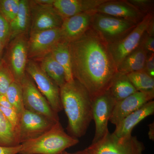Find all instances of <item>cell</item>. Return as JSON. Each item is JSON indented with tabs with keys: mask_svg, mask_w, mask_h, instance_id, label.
<instances>
[{
	"mask_svg": "<svg viewBox=\"0 0 154 154\" xmlns=\"http://www.w3.org/2000/svg\"><path fill=\"white\" fill-rule=\"evenodd\" d=\"M72 73L92 100L108 91L117 68L108 45L91 28L69 42Z\"/></svg>",
	"mask_w": 154,
	"mask_h": 154,
	"instance_id": "cell-1",
	"label": "cell"
},
{
	"mask_svg": "<svg viewBox=\"0 0 154 154\" xmlns=\"http://www.w3.org/2000/svg\"><path fill=\"white\" fill-rule=\"evenodd\" d=\"M61 102L68 119L67 130L78 139L85 134L93 120V100L88 90L77 80L60 88Z\"/></svg>",
	"mask_w": 154,
	"mask_h": 154,
	"instance_id": "cell-2",
	"label": "cell"
},
{
	"mask_svg": "<svg viewBox=\"0 0 154 154\" xmlns=\"http://www.w3.org/2000/svg\"><path fill=\"white\" fill-rule=\"evenodd\" d=\"M79 142L65 131L59 121L39 137L21 144L22 148L19 154H60Z\"/></svg>",
	"mask_w": 154,
	"mask_h": 154,
	"instance_id": "cell-3",
	"label": "cell"
},
{
	"mask_svg": "<svg viewBox=\"0 0 154 154\" xmlns=\"http://www.w3.org/2000/svg\"><path fill=\"white\" fill-rule=\"evenodd\" d=\"M137 24L125 19L95 13L92 17L91 28L110 45L126 36Z\"/></svg>",
	"mask_w": 154,
	"mask_h": 154,
	"instance_id": "cell-4",
	"label": "cell"
},
{
	"mask_svg": "<svg viewBox=\"0 0 154 154\" xmlns=\"http://www.w3.org/2000/svg\"><path fill=\"white\" fill-rule=\"evenodd\" d=\"M85 149L90 154H143L145 146L136 136L118 138L109 132Z\"/></svg>",
	"mask_w": 154,
	"mask_h": 154,
	"instance_id": "cell-5",
	"label": "cell"
},
{
	"mask_svg": "<svg viewBox=\"0 0 154 154\" xmlns=\"http://www.w3.org/2000/svg\"><path fill=\"white\" fill-rule=\"evenodd\" d=\"M153 18L152 13L146 14L126 36L114 43L108 45L109 51L116 68L128 55L140 46L143 36Z\"/></svg>",
	"mask_w": 154,
	"mask_h": 154,
	"instance_id": "cell-6",
	"label": "cell"
},
{
	"mask_svg": "<svg viewBox=\"0 0 154 154\" xmlns=\"http://www.w3.org/2000/svg\"><path fill=\"white\" fill-rule=\"evenodd\" d=\"M20 83L22 86L23 104L25 109L44 116L55 123L59 122L57 113L54 111L27 73Z\"/></svg>",
	"mask_w": 154,
	"mask_h": 154,
	"instance_id": "cell-7",
	"label": "cell"
},
{
	"mask_svg": "<svg viewBox=\"0 0 154 154\" xmlns=\"http://www.w3.org/2000/svg\"><path fill=\"white\" fill-rule=\"evenodd\" d=\"M26 72L33 80L54 111L58 113L63 110L60 96V88L34 61L28 60Z\"/></svg>",
	"mask_w": 154,
	"mask_h": 154,
	"instance_id": "cell-8",
	"label": "cell"
},
{
	"mask_svg": "<svg viewBox=\"0 0 154 154\" xmlns=\"http://www.w3.org/2000/svg\"><path fill=\"white\" fill-rule=\"evenodd\" d=\"M56 123L44 116L25 109L20 118L19 143L39 137L51 129Z\"/></svg>",
	"mask_w": 154,
	"mask_h": 154,
	"instance_id": "cell-9",
	"label": "cell"
},
{
	"mask_svg": "<svg viewBox=\"0 0 154 154\" xmlns=\"http://www.w3.org/2000/svg\"><path fill=\"white\" fill-rule=\"evenodd\" d=\"M116 103L108 91L93 99L92 115L96 130L92 143L101 140L109 132L108 122Z\"/></svg>",
	"mask_w": 154,
	"mask_h": 154,
	"instance_id": "cell-10",
	"label": "cell"
},
{
	"mask_svg": "<svg viewBox=\"0 0 154 154\" xmlns=\"http://www.w3.org/2000/svg\"><path fill=\"white\" fill-rule=\"evenodd\" d=\"M30 33L60 28L63 19L53 5H42L30 1Z\"/></svg>",
	"mask_w": 154,
	"mask_h": 154,
	"instance_id": "cell-11",
	"label": "cell"
},
{
	"mask_svg": "<svg viewBox=\"0 0 154 154\" xmlns=\"http://www.w3.org/2000/svg\"><path fill=\"white\" fill-rule=\"evenodd\" d=\"M62 40L60 28L30 33L28 40V57L40 60Z\"/></svg>",
	"mask_w": 154,
	"mask_h": 154,
	"instance_id": "cell-12",
	"label": "cell"
},
{
	"mask_svg": "<svg viewBox=\"0 0 154 154\" xmlns=\"http://www.w3.org/2000/svg\"><path fill=\"white\" fill-rule=\"evenodd\" d=\"M28 57V40L25 34L19 35L13 39L8 52V68L17 83H20L26 73Z\"/></svg>",
	"mask_w": 154,
	"mask_h": 154,
	"instance_id": "cell-13",
	"label": "cell"
},
{
	"mask_svg": "<svg viewBox=\"0 0 154 154\" xmlns=\"http://www.w3.org/2000/svg\"><path fill=\"white\" fill-rule=\"evenodd\" d=\"M154 98V91H137L116 102L109 121L116 126L123 119L139 109Z\"/></svg>",
	"mask_w": 154,
	"mask_h": 154,
	"instance_id": "cell-14",
	"label": "cell"
},
{
	"mask_svg": "<svg viewBox=\"0 0 154 154\" xmlns=\"http://www.w3.org/2000/svg\"><path fill=\"white\" fill-rule=\"evenodd\" d=\"M95 13L138 23L145 15L127 1L107 0L97 7Z\"/></svg>",
	"mask_w": 154,
	"mask_h": 154,
	"instance_id": "cell-15",
	"label": "cell"
},
{
	"mask_svg": "<svg viewBox=\"0 0 154 154\" xmlns=\"http://www.w3.org/2000/svg\"><path fill=\"white\" fill-rule=\"evenodd\" d=\"M95 13L86 12L63 19L60 28L62 40L70 42L83 35L91 28Z\"/></svg>",
	"mask_w": 154,
	"mask_h": 154,
	"instance_id": "cell-16",
	"label": "cell"
},
{
	"mask_svg": "<svg viewBox=\"0 0 154 154\" xmlns=\"http://www.w3.org/2000/svg\"><path fill=\"white\" fill-rule=\"evenodd\" d=\"M107 0H54L53 6L63 19L77 14L94 12Z\"/></svg>",
	"mask_w": 154,
	"mask_h": 154,
	"instance_id": "cell-17",
	"label": "cell"
},
{
	"mask_svg": "<svg viewBox=\"0 0 154 154\" xmlns=\"http://www.w3.org/2000/svg\"><path fill=\"white\" fill-rule=\"evenodd\" d=\"M154 113V101H149L123 119L116 126L113 134L118 138L131 135L133 129L139 123Z\"/></svg>",
	"mask_w": 154,
	"mask_h": 154,
	"instance_id": "cell-18",
	"label": "cell"
},
{
	"mask_svg": "<svg viewBox=\"0 0 154 154\" xmlns=\"http://www.w3.org/2000/svg\"><path fill=\"white\" fill-rule=\"evenodd\" d=\"M31 22L30 1L20 0L19 11L10 23L11 39L25 34L30 27Z\"/></svg>",
	"mask_w": 154,
	"mask_h": 154,
	"instance_id": "cell-19",
	"label": "cell"
},
{
	"mask_svg": "<svg viewBox=\"0 0 154 154\" xmlns=\"http://www.w3.org/2000/svg\"><path fill=\"white\" fill-rule=\"evenodd\" d=\"M148 54V53L140 45L117 67V72L127 75L143 70Z\"/></svg>",
	"mask_w": 154,
	"mask_h": 154,
	"instance_id": "cell-20",
	"label": "cell"
},
{
	"mask_svg": "<svg viewBox=\"0 0 154 154\" xmlns=\"http://www.w3.org/2000/svg\"><path fill=\"white\" fill-rule=\"evenodd\" d=\"M108 91L116 102L137 92L127 75L118 72L113 77Z\"/></svg>",
	"mask_w": 154,
	"mask_h": 154,
	"instance_id": "cell-21",
	"label": "cell"
},
{
	"mask_svg": "<svg viewBox=\"0 0 154 154\" xmlns=\"http://www.w3.org/2000/svg\"><path fill=\"white\" fill-rule=\"evenodd\" d=\"M39 66L60 88L66 82L64 69L54 58L51 53L40 59Z\"/></svg>",
	"mask_w": 154,
	"mask_h": 154,
	"instance_id": "cell-22",
	"label": "cell"
},
{
	"mask_svg": "<svg viewBox=\"0 0 154 154\" xmlns=\"http://www.w3.org/2000/svg\"><path fill=\"white\" fill-rule=\"evenodd\" d=\"M51 54L54 58L64 69L66 82L72 81L74 78L72 73L69 42L61 40L54 48Z\"/></svg>",
	"mask_w": 154,
	"mask_h": 154,
	"instance_id": "cell-23",
	"label": "cell"
},
{
	"mask_svg": "<svg viewBox=\"0 0 154 154\" xmlns=\"http://www.w3.org/2000/svg\"><path fill=\"white\" fill-rule=\"evenodd\" d=\"M19 145L13 126L0 110V146L11 147Z\"/></svg>",
	"mask_w": 154,
	"mask_h": 154,
	"instance_id": "cell-24",
	"label": "cell"
},
{
	"mask_svg": "<svg viewBox=\"0 0 154 154\" xmlns=\"http://www.w3.org/2000/svg\"><path fill=\"white\" fill-rule=\"evenodd\" d=\"M127 75L137 91H154V78L145 71L134 72Z\"/></svg>",
	"mask_w": 154,
	"mask_h": 154,
	"instance_id": "cell-25",
	"label": "cell"
},
{
	"mask_svg": "<svg viewBox=\"0 0 154 154\" xmlns=\"http://www.w3.org/2000/svg\"><path fill=\"white\" fill-rule=\"evenodd\" d=\"M5 96L20 118L25 109L23 104L22 86L20 83L14 81L9 87Z\"/></svg>",
	"mask_w": 154,
	"mask_h": 154,
	"instance_id": "cell-26",
	"label": "cell"
},
{
	"mask_svg": "<svg viewBox=\"0 0 154 154\" xmlns=\"http://www.w3.org/2000/svg\"><path fill=\"white\" fill-rule=\"evenodd\" d=\"M20 0H0V12L9 23L16 17Z\"/></svg>",
	"mask_w": 154,
	"mask_h": 154,
	"instance_id": "cell-27",
	"label": "cell"
},
{
	"mask_svg": "<svg viewBox=\"0 0 154 154\" xmlns=\"http://www.w3.org/2000/svg\"><path fill=\"white\" fill-rule=\"evenodd\" d=\"M14 81V77L8 67L0 66V96L5 95L9 87Z\"/></svg>",
	"mask_w": 154,
	"mask_h": 154,
	"instance_id": "cell-28",
	"label": "cell"
},
{
	"mask_svg": "<svg viewBox=\"0 0 154 154\" xmlns=\"http://www.w3.org/2000/svg\"><path fill=\"white\" fill-rule=\"evenodd\" d=\"M0 110L9 120L13 126L15 131L18 143V133H19L20 116L13 108H8L0 106ZM19 144H20L19 143Z\"/></svg>",
	"mask_w": 154,
	"mask_h": 154,
	"instance_id": "cell-29",
	"label": "cell"
},
{
	"mask_svg": "<svg viewBox=\"0 0 154 154\" xmlns=\"http://www.w3.org/2000/svg\"><path fill=\"white\" fill-rule=\"evenodd\" d=\"M0 39L4 47L11 40V28L10 23L0 12Z\"/></svg>",
	"mask_w": 154,
	"mask_h": 154,
	"instance_id": "cell-30",
	"label": "cell"
},
{
	"mask_svg": "<svg viewBox=\"0 0 154 154\" xmlns=\"http://www.w3.org/2000/svg\"><path fill=\"white\" fill-rule=\"evenodd\" d=\"M130 4L135 7L142 14L146 15L151 13L154 1L152 0H128Z\"/></svg>",
	"mask_w": 154,
	"mask_h": 154,
	"instance_id": "cell-31",
	"label": "cell"
},
{
	"mask_svg": "<svg viewBox=\"0 0 154 154\" xmlns=\"http://www.w3.org/2000/svg\"><path fill=\"white\" fill-rule=\"evenodd\" d=\"M140 45L148 53L154 52V37L144 33L141 41Z\"/></svg>",
	"mask_w": 154,
	"mask_h": 154,
	"instance_id": "cell-32",
	"label": "cell"
},
{
	"mask_svg": "<svg viewBox=\"0 0 154 154\" xmlns=\"http://www.w3.org/2000/svg\"><path fill=\"white\" fill-rule=\"evenodd\" d=\"M144 71L150 76L154 77V54L149 53L148 54L145 64Z\"/></svg>",
	"mask_w": 154,
	"mask_h": 154,
	"instance_id": "cell-33",
	"label": "cell"
},
{
	"mask_svg": "<svg viewBox=\"0 0 154 154\" xmlns=\"http://www.w3.org/2000/svg\"><path fill=\"white\" fill-rule=\"evenodd\" d=\"M22 145L15 146L6 147L0 146V154H17L22 149Z\"/></svg>",
	"mask_w": 154,
	"mask_h": 154,
	"instance_id": "cell-34",
	"label": "cell"
},
{
	"mask_svg": "<svg viewBox=\"0 0 154 154\" xmlns=\"http://www.w3.org/2000/svg\"><path fill=\"white\" fill-rule=\"evenodd\" d=\"M146 33L149 36L154 37V19L152 18L150 22L148 28L146 30Z\"/></svg>",
	"mask_w": 154,
	"mask_h": 154,
	"instance_id": "cell-35",
	"label": "cell"
},
{
	"mask_svg": "<svg viewBox=\"0 0 154 154\" xmlns=\"http://www.w3.org/2000/svg\"><path fill=\"white\" fill-rule=\"evenodd\" d=\"M34 3L42 5H53L54 0H35Z\"/></svg>",
	"mask_w": 154,
	"mask_h": 154,
	"instance_id": "cell-36",
	"label": "cell"
},
{
	"mask_svg": "<svg viewBox=\"0 0 154 154\" xmlns=\"http://www.w3.org/2000/svg\"><path fill=\"white\" fill-rule=\"evenodd\" d=\"M149 131L148 136L150 140H154V122L149 125Z\"/></svg>",
	"mask_w": 154,
	"mask_h": 154,
	"instance_id": "cell-37",
	"label": "cell"
},
{
	"mask_svg": "<svg viewBox=\"0 0 154 154\" xmlns=\"http://www.w3.org/2000/svg\"><path fill=\"white\" fill-rule=\"evenodd\" d=\"M60 154H90L88 152V151L85 149L83 150L79 151L76 152L75 153H69L68 152L64 151L62 153Z\"/></svg>",
	"mask_w": 154,
	"mask_h": 154,
	"instance_id": "cell-38",
	"label": "cell"
},
{
	"mask_svg": "<svg viewBox=\"0 0 154 154\" xmlns=\"http://www.w3.org/2000/svg\"><path fill=\"white\" fill-rule=\"evenodd\" d=\"M4 47L2 42L0 39V60H1V58H2V54L3 50L4 49Z\"/></svg>",
	"mask_w": 154,
	"mask_h": 154,
	"instance_id": "cell-39",
	"label": "cell"
},
{
	"mask_svg": "<svg viewBox=\"0 0 154 154\" xmlns=\"http://www.w3.org/2000/svg\"><path fill=\"white\" fill-rule=\"evenodd\" d=\"M3 62H2V60H0V66H2V65L3 64Z\"/></svg>",
	"mask_w": 154,
	"mask_h": 154,
	"instance_id": "cell-40",
	"label": "cell"
}]
</instances>
